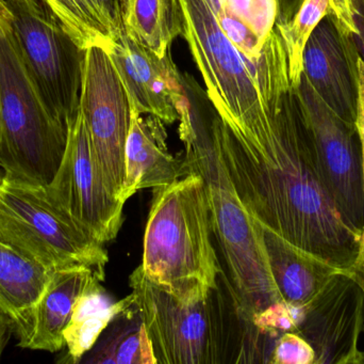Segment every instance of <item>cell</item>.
<instances>
[{
	"label": "cell",
	"mask_w": 364,
	"mask_h": 364,
	"mask_svg": "<svg viewBox=\"0 0 364 364\" xmlns=\"http://www.w3.org/2000/svg\"><path fill=\"white\" fill-rule=\"evenodd\" d=\"M210 128L235 190L263 228L353 273L361 233L325 185L291 80L272 94L267 117L250 130H232L215 110Z\"/></svg>",
	"instance_id": "cell-1"
},
{
	"label": "cell",
	"mask_w": 364,
	"mask_h": 364,
	"mask_svg": "<svg viewBox=\"0 0 364 364\" xmlns=\"http://www.w3.org/2000/svg\"><path fill=\"white\" fill-rule=\"evenodd\" d=\"M203 93L194 80L179 111V137L188 170L203 177L212 234L226 264L229 290L243 322L282 301L269 267L264 228L245 207L229 177L210 121L201 113Z\"/></svg>",
	"instance_id": "cell-2"
},
{
	"label": "cell",
	"mask_w": 364,
	"mask_h": 364,
	"mask_svg": "<svg viewBox=\"0 0 364 364\" xmlns=\"http://www.w3.org/2000/svg\"><path fill=\"white\" fill-rule=\"evenodd\" d=\"M188 172L153 188L140 266L151 284L181 303H194L218 288L220 266L205 183L198 173Z\"/></svg>",
	"instance_id": "cell-3"
},
{
	"label": "cell",
	"mask_w": 364,
	"mask_h": 364,
	"mask_svg": "<svg viewBox=\"0 0 364 364\" xmlns=\"http://www.w3.org/2000/svg\"><path fill=\"white\" fill-rule=\"evenodd\" d=\"M183 38L215 113L232 130L254 128L264 119L276 75L284 59L277 30L265 42L262 55L252 62L227 38L205 0H181Z\"/></svg>",
	"instance_id": "cell-4"
},
{
	"label": "cell",
	"mask_w": 364,
	"mask_h": 364,
	"mask_svg": "<svg viewBox=\"0 0 364 364\" xmlns=\"http://www.w3.org/2000/svg\"><path fill=\"white\" fill-rule=\"evenodd\" d=\"M68 125L53 115L30 75L0 4V168L4 177L47 186L68 143Z\"/></svg>",
	"instance_id": "cell-5"
},
{
	"label": "cell",
	"mask_w": 364,
	"mask_h": 364,
	"mask_svg": "<svg viewBox=\"0 0 364 364\" xmlns=\"http://www.w3.org/2000/svg\"><path fill=\"white\" fill-rule=\"evenodd\" d=\"M129 281L158 364L235 363L232 356L239 363L232 327L240 316L229 313L235 306L229 309L218 288L203 301L184 303L151 284L141 266Z\"/></svg>",
	"instance_id": "cell-6"
},
{
	"label": "cell",
	"mask_w": 364,
	"mask_h": 364,
	"mask_svg": "<svg viewBox=\"0 0 364 364\" xmlns=\"http://www.w3.org/2000/svg\"><path fill=\"white\" fill-rule=\"evenodd\" d=\"M0 241L48 271L85 265L105 279L109 261L105 244L55 209L45 186L2 175Z\"/></svg>",
	"instance_id": "cell-7"
},
{
	"label": "cell",
	"mask_w": 364,
	"mask_h": 364,
	"mask_svg": "<svg viewBox=\"0 0 364 364\" xmlns=\"http://www.w3.org/2000/svg\"><path fill=\"white\" fill-rule=\"evenodd\" d=\"M21 58L53 115L70 125L80 109L85 49L43 0H2Z\"/></svg>",
	"instance_id": "cell-8"
},
{
	"label": "cell",
	"mask_w": 364,
	"mask_h": 364,
	"mask_svg": "<svg viewBox=\"0 0 364 364\" xmlns=\"http://www.w3.org/2000/svg\"><path fill=\"white\" fill-rule=\"evenodd\" d=\"M45 192L51 204L90 236L102 244L117 239L125 203L107 187L80 109L68 125L63 158Z\"/></svg>",
	"instance_id": "cell-9"
},
{
	"label": "cell",
	"mask_w": 364,
	"mask_h": 364,
	"mask_svg": "<svg viewBox=\"0 0 364 364\" xmlns=\"http://www.w3.org/2000/svg\"><path fill=\"white\" fill-rule=\"evenodd\" d=\"M296 93L325 185L346 222L363 235V156L356 128L338 117L303 75Z\"/></svg>",
	"instance_id": "cell-10"
},
{
	"label": "cell",
	"mask_w": 364,
	"mask_h": 364,
	"mask_svg": "<svg viewBox=\"0 0 364 364\" xmlns=\"http://www.w3.org/2000/svg\"><path fill=\"white\" fill-rule=\"evenodd\" d=\"M80 111L107 187L119 199L132 106L108 51L102 47L85 49Z\"/></svg>",
	"instance_id": "cell-11"
},
{
	"label": "cell",
	"mask_w": 364,
	"mask_h": 364,
	"mask_svg": "<svg viewBox=\"0 0 364 364\" xmlns=\"http://www.w3.org/2000/svg\"><path fill=\"white\" fill-rule=\"evenodd\" d=\"M296 333L316 352V364H363L364 288L340 271L307 307Z\"/></svg>",
	"instance_id": "cell-12"
},
{
	"label": "cell",
	"mask_w": 364,
	"mask_h": 364,
	"mask_svg": "<svg viewBox=\"0 0 364 364\" xmlns=\"http://www.w3.org/2000/svg\"><path fill=\"white\" fill-rule=\"evenodd\" d=\"M108 53L132 106L142 115L159 118L166 124L178 121L188 91V75L179 72L171 53L158 57L134 42L125 31Z\"/></svg>",
	"instance_id": "cell-13"
},
{
	"label": "cell",
	"mask_w": 364,
	"mask_h": 364,
	"mask_svg": "<svg viewBox=\"0 0 364 364\" xmlns=\"http://www.w3.org/2000/svg\"><path fill=\"white\" fill-rule=\"evenodd\" d=\"M358 51L348 34L327 15L314 29L303 55V76L323 102L356 128Z\"/></svg>",
	"instance_id": "cell-14"
},
{
	"label": "cell",
	"mask_w": 364,
	"mask_h": 364,
	"mask_svg": "<svg viewBox=\"0 0 364 364\" xmlns=\"http://www.w3.org/2000/svg\"><path fill=\"white\" fill-rule=\"evenodd\" d=\"M104 278L85 265H74L53 271L44 294L36 306L13 325L18 346L32 350L55 353L65 348L63 331L77 299L89 286Z\"/></svg>",
	"instance_id": "cell-15"
},
{
	"label": "cell",
	"mask_w": 364,
	"mask_h": 364,
	"mask_svg": "<svg viewBox=\"0 0 364 364\" xmlns=\"http://www.w3.org/2000/svg\"><path fill=\"white\" fill-rule=\"evenodd\" d=\"M146 115L143 117L132 106L125 149V182L119 194L124 203L139 190L170 185L190 173L184 157L170 153L166 123L155 115Z\"/></svg>",
	"instance_id": "cell-16"
},
{
	"label": "cell",
	"mask_w": 364,
	"mask_h": 364,
	"mask_svg": "<svg viewBox=\"0 0 364 364\" xmlns=\"http://www.w3.org/2000/svg\"><path fill=\"white\" fill-rule=\"evenodd\" d=\"M269 267L282 301L296 308L309 306L342 269L299 249L264 228Z\"/></svg>",
	"instance_id": "cell-17"
},
{
	"label": "cell",
	"mask_w": 364,
	"mask_h": 364,
	"mask_svg": "<svg viewBox=\"0 0 364 364\" xmlns=\"http://www.w3.org/2000/svg\"><path fill=\"white\" fill-rule=\"evenodd\" d=\"M134 303V293L121 301H114L102 286V280L96 279L77 299L64 329V342L68 348L65 363H79L112 321Z\"/></svg>",
	"instance_id": "cell-18"
},
{
	"label": "cell",
	"mask_w": 364,
	"mask_h": 364,
	"mask_svg": "<svg viewBox=\"0 0 364 364\" xmlns=\"http://www.w3.org/2000/svg\"><path fill=\"white\" fill-rule=\"evenodd\" d=\"M83 49L110 51L124 31L119 0H43Z\"/></svg>",
	"instance_id": "cell-19"
},
{
	"label": "cell",
	"mask_w": 364,
	"mask_h": 364,
	"mask_svg": "<svg viewBox=\"0 0 364 364\" xmlns=\"http://www.w3.org/2000/svg\"><path fill=\"white\" fill-rule=\"evenodd\" d=\"M125 33L158 57L171 53L173 42L183 36L181 0H119Z\"/></svg>",
	"instance_id": "cell-20"
},
{
	"label": "cell",
	"mask_w": 364,
	"mask_h": 364,
	"mask_svg": "<svg viewBox=\"0 0 364 364\" xmlns=\"http://www.w3.org/2000/svg\"><path fill=\"white\" fill-rule=\"evenodd\" d=\"M53 271L0 241V314L18 323L40 301Z\"/></svg>",
	"instance_id": "cell-21"
},
{
	"label": "cell",
	"mask_w": 364,
	"mask_h": 364,
	"mask_svg": "<svg viewBox=\"0 0 364 364\" xmlns=\"http://www.w3.org/2000/svg\"><path fill=\"white\" fill-rule=\"evenodd\" d=\"M79 363L158 364L136 303L112 321Z\"/></svg>",
	"instance_id": "cell-22"
},
{
	"label": "cell",
	"mask_w": 364,
	"mask_h": 364,
	"mask_svg": "<svg viewBox=\"0 0 364 364\" xmlns=\"http://www.w3.org/2000/svg\"><path fill=\"white\" fill-rule=\"evenodd\" d=\"M335 0H304L290 21L277 23L275 28L284 42L293 87L301 83L303 55L310 36L318 24L333 11Z\"/></svg>",
	"instance_id": "cell-23"
},
{
	"label": "cell",
	"mask_w": 364,
	"mask_h": 364,
	"mask_svg": "<svg viewBox=\"0 0 364 364\" xmlns=\"http://www.w3.org/2000/svg\"><path fill=\"white\" fill-rule=\"evenodd\" d=\"M225 10L267 41L279 19V0H224Z\"/></svg>",
	"instance_id": "cell-24"
},
{
	"label": "cell",
	"mask_w": 364,
	"mask_h": 364,
	"mask_svg": "<svg viewBox=\"0 0 364 364\" xmlns=\"http://www.w3.org/2000/svg\"><path fill=\"white\" fill-rule=\"evenodd\" d=\"M304 309L293 307L286 301H278L254 316L252 326L263 335L277 340L282 333H296L303 321Z\"/></svg>",
	"instance_id": "cell-25"
},
{
	"label": "cell",
	"mask_w": 364,
	"mask_h": 364,
	"mask_svg": "<svg viewBox=\"0 0 364 364\" xmlns=\"http://www.w3.org/2000/svg\"><path fill=\"white\" fill-rule=\"evenodd\" d=\"M215 19L220 29L242 55L252 62L261 57L267 41L261 40L246 24L227 10L216 15Z\"/></svg>",
	"instance_id": "cell-26"
},
{
	"label": "cell",
	"mask_w": 364,
	"mask_h": 364,
	"mask_svg": "<svg viewBox=\"0 0 364 364\" xmlns=\"http://www.w3.org/2000/svg\"><path fill=\"white\" fill-rule=\"evenodd\" d=\"M331 15L350 36L364 63V0H335Z\"/></svg>",
	"instance_id": "cell-27"
},
{
	"label": "cell",
	"mask_w": 364,
	"mask_h": 364,
	"mask_svg": "<svg viewBox=\"0 0 364 364\" xmlns=\"http://www.w3.org/2000/svg\"><path fill=\"white\" fill-rule=\"evenodd\" d=\"M269 363L316 364V352L305 338L290 331L276 340Z\"/></svg>",
	"instance_id": "cell-28"
},
{
	"label": "cell",
	"mask_w": 364,
	"mask_h": 364,
	"mask_svg": "<svg viewBox=\"0 0 364 364\" xmlns=\"http://www.w3.org/2000/svg\"><path fill=\"white\" fill-rule=\"evenodd\" d=\"M357 73H358V110H357L356 130L358 132L359 140H360L361 156H363L364 192V63L359 55L358 59H357ZM353 273L364 288V228L363 235H361L358 256H357Z\"/></svg>",
	"instance_id": "cell-29"
},
{
	"label": "cell",
	"mask_w": 364,
	"mask_h": 364,
	"mask_svg": "<svg viewBox=\"0 0 364 364\" xmlns=\"http://www.w3.org/2000/svg\"><path fill=\"white\" fill-rule=\"evenodd\" d=\"M303 1L304 0H279V19L277 23L290 21Z\"/></svg>",
	"instance_id": "cell-30"
},
{
	"label": "cell",
	"mask_w": 364,
	"mask_h": 364,
	"mask_svg": "<svg viewBox=\"0 0 364 364\" xmlns=\"http://www.w3.org/2000/svg\"><path fill=\"white\" fill-rule=\"evenodd\" d=\"M12 333L10 322L0 314V358H1L2 352H4V348L8 343L9 338H10Z\"/></svg>",
	"instance_id": "cell-31"
},
{
	"label": "cell",
	"mask_w": 364,
	"mask_h": 364,
	"mask_svg": "<svg viewBox=\"0 0 364 364\" xmlns=\"http://www.w3.org/2000/svg\"><path fill=\"white\" fill-rule=\"evenodd\" d=\"M209 4L210 8H211L212 12L214 13V15L220 14V13L224 12L225 6H224V0H205Z\"/></svg>",
	"instance_id": "cell-32"
},
{
	"label": "cell",
	"mask_w": 364,
	"mask_h": 364,
	"mask_svg": "<svg viewBox=\"0 0 364 364\" xmlns=\"http://www.w3.org/2000/svg\"><path fill=\"white\" fill-rule=\"evenodd\" d=\"M363 364H364V348H363Z\"/></svg>",
	"instance_id": "cell-33"
},
{
	"label": "cell",
	"mask_w": 364,
	"mask_h": 364,
	"mask_svg": "<svg viewBox=\"0 0 364 364\" xmlns=\"http://www.w3.org/2000/svg\"><path fill=\"white\" fill-rule=\"evenodd\" d=\"M2 0H0V4H1Z\"/></svg>",
	"instance_id": "cell-34"
},
{
	"label": "cell",
	"mask_w": 364,
	"mask_h": 364,
	"mask_svg": "<svg viewBox=\"0 0 364 364\" xmlns=\"http://www.w3.org/2000/svg\"><path fill=\"white\" fill-rule=\"evenodd\" d=\"M1 177H2V175H0V180H1Z\"/></svg>",
	"instance_id": "cell-35"
}]
</instances>
